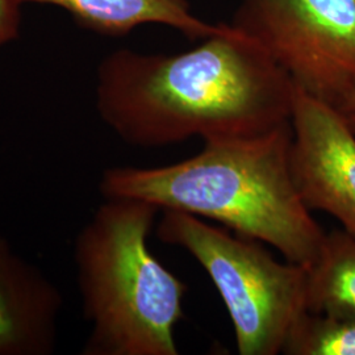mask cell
Returning a JSON list of instances; mask_svg holds the SVG:
<instances>
[{
	"label": "cell",
	"instance_id": "4",
	"mask_svg": "<svg viewBox=\"0 0 355 355\" xmlns=\"http://www.w3.org/2000/svg\"><path fill=\"white\" fill-rule=\"evenodd\" d=\"M155 234L187 250L207 271L227 306L239 354H282L293 325L308 312V267L279 262L262 242L180 211L162 209Z\"/></svg>",
	"mask_w": 355,
	"mask_h": 355
},
{
	"label": "cell",
	"instance_id": "5",
	"mask_svg": "<svg viewBox=\"0 0 355 355\" xmlns=\"http://www.w3.org/2000/svg\"><path fill=\"white\" fill-rule=\"evenodd\" d=\"M230 24L334 107L354 80L355 0H240Z\"/></svg>",
	"mask_w": 355,
	"mask_h": 355
},
{
	"label": "cell",
	"instance_id": "1",
	"mask_svg": "<svg viewBox=\"0 0 355 355\" xmlns=\"http://www.w3.org/2000/svg\"><path fill=\"white\" fill-rule=\"evenodd\" d=\"M296 86L257 41L227 33L177 54L120 49L98 67L96 110L127 145L249 136L291 120Z\"/></svg>",
	"mask_w": 355,
	"mask_h": 355
},
{
	"label": "cell",
	"instance_id": "12",
	"mask_svg": "<svg viewBox=\"0 0 355 355\" xmlns=\"http://www.w3.org/2000/svg\"><path fill=\"white\" fill-rule=\"evenodd\" d=\"M336 107L345 114H355V78Z\"/></svg>",
	"mask_w": 355,
	"mask_h": 355
},
{
	"label": "cell",
	"instance_id": "8",
	"mask_svg": "<svg viewBox=\"0 0 355 355\" xmlns=\"http://www.w3.org/2000/svg\"><path fill=\"white\" fill-rule=\"evenodd\" d=\"M61 7L76 23L105 36H124L142 24L177 29L192 41L227 33L230 24H211L192 12L187 0H20Z\"/></svg>",
	"mask_w": 355,
	"mask_h": 355
},
{
	"label": "cell",
	"instance_id": "11",
	"mask_svg": "<svg viewBox=\"0 0 355 355\" xmlns=\"http://www.w3.org/2000/svg\"><path fill=\"white\" fill-rule=\"evenodd\" d=\"M20 0H0V45H4L19 35Z\"/></svg>",
	"mask_w": 355,
	"mask_h": 355
},
{
	"label": "cell",
	"instance_id": "10",
	"mask_svg": "<svg viewBox=\"0 0 355 355\" xmlns=\"http://www.w3.org/2000/svg\"><path fill=\"white\" fill-rule=\"evenodd\" d=\"M282 354L355 355V320L306 312L293 325Z\"/></svg>",
	"mask_w": 355,
	"mask_h": 355
},
{
	"label": "cell",
	"instance_id": "3",
	"mask_svg": "<svg viewBox=\"0 0 355 355\" xmlns=\"http://www.w3.org/2000/svg\"><path fill=\"white\" fill-rule=\"evenodd\" d=\"M161 209L104 199L76 234L73 259L89 325L82 355H178L174 329L187 286L149 249Z\"/></svg>",
	"mask_w": 355,
	"mask_h": 355
},
{
	"label": "cell",
	"instance_id": "13",
	"mask_svg": "<svg viewBox=\"0 0 355 355\" xmlns=\"http://www.w3.org/2000/svg\"><path fill=\"white\" fill-rule=\"evenodd\" d=\"M346 116H347V119H349V123H350L352 129L354 130L355 133V114H346Z\"/></svg>",
	"mask_w": 355,
	"mask_h": 355
},
{
	"label": "cell",
	"instance_id": "2",
	"mask_svg": "<svg viewBox=\"0 0 355 355\" xmlns=\"http://www.w3.org/2000/svg\"><path fill=\"white\" fill-rule=\"evenodd\" d=\"M291 120L249 136L204 140L203 150L161 167L114 166L99 180L104 199H135L214 220L312 266L327 233L305 204L292 168Z\"/></svg>",
	"mask_w": 355,
	"mask_h": 355
},
{
	"label": "cell",
	"instance_id": "9",
	"mask_svg": "<svg viewBox=\"0 0 355 355\" xmlns=\"http://www.w3.org/2000/svg\"><path fill=\"white\" fill-rule=\"evenodd\" d=\"M308 312L355 320V237L343 229L327 233L308 267Z\"/></svg>",
	"mask_w": 355,
	"mask_h": 355
},
{
	"label": "cell",
	"instance_id": "7",
	"mask_svg": "<svg viewBox=\"0 0 355 355\" xmlns=\"http://www.w3.org/2000/svg\"><path fill=\"white\" fill-rule=\"evenodd\" d=\"M64 296L0 233V355H51Z\"/></svg>",
	"mask_w": 355,
	"mask_h": 355
},
{
	"label": "cell",
	"instance_id": "6",
	"mask_svg": "<svg viewBox=\"0 0 355 355\" xmlns=\"http://www.w3.org/2000/svg\"><path fill=\"white\" fill-rule=\"evenodd\" d=\"M291 125L292 168L303 200L355 237V133L347 116L296 86Z\"/></svg>",
	"mask_w": 355,
	"mask_h": 355
}]
</instances>
